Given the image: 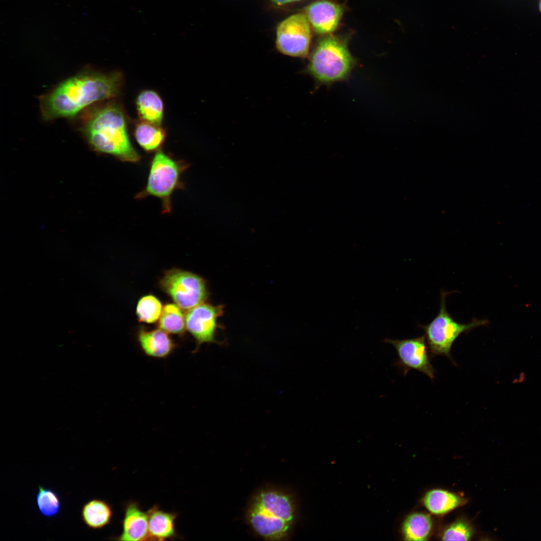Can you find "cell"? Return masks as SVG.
<instances>
[{
  "label": "cell",
  "mask_w": 541,
  "mask_h": 541,
  "mask_svg": "<svg viewBox=\"0 0 541 541\" xmlns=\"http://www.w3.org/2000/svg\"><path fill=\"white\" fill-rule=\"evenodd\" d=\"M182 311L175 304L165 305L159 319V328L168 334L183 335L186 328L185 315Z\"/></svg>",
  "instance_id": "obj_20"
},
{
  "label": "cell",
  "mask_w": 541,
  "mask_h": 541,
  "mask_svg": "<svg viewBox=\"0 0 541 541\" xmlns=\"http://www.w3.org/2000/svg\"><path fill=\"white\" fill-rule=\"evenodd\" d=\"M451 292L441 291L440 309L437 315L426 325L419 324L418 326L424 332L430 356H445L455 363L451 355V349L455 340L461 334H467L476 327L487 325L489 321L474 318L469 323L461 324L454 320L446 308V296Z\"/></svg>",
  "instance_id": "obj_6"
},
{
  "label": "cell",
  "mask_w": 541,
  "mask_h": 541,
  "mask_svg": "<svg viewBox=\"0 0 541 541\" xmlns=\"http://www.w3.org/2000/svg\"><path fill=\"white\" fill-rule=\"evenodd\" d=\"M432 528L431 516L427 513L417 512L407 516L402 525V532L406 540H425L430 535Z\"/></svg>",
  "instance_id": "obj_19"
},
{
  "label": "cell",
  "mask_w": 541,
  "mask_h": 541,
  "mask_svg": "<svg viewBox=\"0 0 541 541\" xmlns=\"http://www.w3.org/2000/svg\"><path fill=\"white\" fill-rule=\"evenodd\" d=\"M473 529L470 523L464 519H458L442 531L441 539L443 540H468L472 537Z\"/></svg>",
  "instance_id": "obj_23"
},
{
  "label": "cell",
  "mask_w": 541,
  "mask_h": 541,
  "mask_svg": "<svg viewBox=\"0 0 541 541\" xmlns=\"http://www.w3.org/2000/svg\"><path fill=\"white\" fill-rule=\"evenodd\" d=\"M136 108L141 121L160 126L163 118L164 104L157 92L151 90L142 91L137 96Z\"/></svg>",
  "instance_id": "obj_16"
},
{
  "label": "cell",
  "mask_w": 541,
  "mask_h": 541,
  "mask_svg": "<svg viewBox=\"0 0 541 541\" xmlns=\"http://www.w3.org/2000/svg\"><path fill=\"white\" fill-rule=\"evenodd\" d=\"M466 502V499L462 496L442 489L430 490L423 498L425 508L430 513L438 515L445 514Z\"/></svg>",
  "instance_id": "obj_15"
},
{
  "label": "cell",
  "mask_w": 541,
  "mask_h": 541,
  "mask_svg": "<svg viewBox=\"0 0 541 541\" xmlns=\"http://www.w3.org/2000/svg\"><path fill=\"white\" fill-rule=\"evenodd\" d=\"M81 128L96 151L125 162L140 161L141 155L129 138L123 109L116 101H110L90 109L83 120Z\"/></svg>",
  "instance_id": "obj_2"
},
{
  "label": "cell",
  "mask_w": 541,
  "mask_h": 541,
  "mask_svg": "<svg viewBox=\"0 0 541 541\" xmlns=\"http://www.w3.org/2000/svg\"><path fill=\"white\" fill-rule=\"evenodd\" d=\"M113 516L111 506L106 501L100 499L89 500L83 506L81 517L89 528L101 529L109 524Z\"/></svg>",
  "instance_id": "obj_17"
},
{
  "label": "cell",
  "mask_w": 541,
  "mask_h": 541,
  "mask_svg": "<svg viewBox=\"0 0 541 541\" xmlns=\"http://www.w3.org/2000/svg\"><path fill=\"white\" fill-rule=\"evenodd\" d=\"M148 515L136 502L128 503L124 509L122 531L115 539L121 541L148 540Z\"/></svg>",
  "instance_id": "obj_12"
},
{
  "label": "cell",
  "mask_w": 541,
  "mask_h": 541,
  "mask_svg": "<svg viewBox=\"0 0 541 541\" xmlns=\"http://www.w3.org/2000/svg\"><path fill=\"white\" fill-rule=\"evenodd\" d=\"M36 501L40 513L46 517H55L60 511V498L52 489L39 485Z\"/></svg>",
  "instance_id": "obj_21"
},
{
  "label": "cell",
  "mask_w": 541,
  "mask_h": 541,
  "mask_svg": "<svg viewBox=\"0 0 541 541\" xmlns=\"http://www.w3.org/2000/svg\"><path fill=\"white\" fill-rule=\"evenodd\" d=\"M159 285L174 303L186 311L205 302L209 296L206 282L203 278L178 268L167 270Z\"/></svg>",
  "instance_id": "obj_7"
},
{
  "label": "cell",
  "mask_w": 541,
  "mask_h": 541,
  "mask_svg": "<svg viewBox=\"0 0 541 541\" xmlns=\"http://www.w3.org/2000/svg\"><path fill=\"white\" fill-rule=\"evenodd\" d=\"M343 14L342 8L328 1H319L308 6L306 16L315 31L328 34L337 28Z\"/></svg>",
  "instance_id": "obj_11"
},
{
  "label": "cell",
  "mask_w": 541,
  "mask_h": 541,
  "mask_svg": "<svg viewBox=\"0 0 541 541\" xmlns=\"http://www.w3.org/2000/svg\"><path fill=\"white\" fill-rule=\"evenodd\" d=\"M355 65L346 42L329 36L316 47L306 71L318 82L330 84L346 79Z\"/></svg>",
  "instance_id": "obj_5"
},
{
  "label": "cell",
  "mask_w": 541,
  "mask_h": 541,
  "mask_svg": "<svg viewBox=\"0 0 541 541\" xmlns=\"http://www.w3.org/2000/svg\"><path fill=\"white\" fill-rule=\"evenodd\" d=\"M123 82L119 72L83 71L63 81L41 97L42 116L47 121L75 117L92 105L117 96Z\"/></svg>",
  "instance_id": "obj_1"
},
{
  "label": "cell",
  "mask_w": 541,
  "mask_h": 541,
  "mask_svg": "<svg viewBox=\"0 0 541 541\" xmlns=\"http://www.w3.org/2000/svg\"><path fill=\"white\" fill-rule=\"evenodd\" d=\"M189 166L186 161L176 159L159 150L150 161L146 186L134 198L142 199L150 196L157 197L161 201L162 213L171 212V197L177 189L184 188L181 178Z\"/></svg>",
  "instance_id": "obj_4"
},
{
  "label": "cell",
  "mask_w": 541,
  "mask_h": 541,
  "mask_svg": "<svg viewBox=\"0 0 541 541\" xmlns=\"http://www.w3.org/2000/svg\"><path fill=\"white\" fill-rule=\"evenodd\" d=\"M310 24L306 15L303 14L292 15L283 21L277 29V50L291 57H306L311 40Z\"/></svg>",
  "instance_id": "obj_8"
},
{
  "label": "cell",
  "mask_w": 541,
  "mask_h": 541,
  "mask_svg": "<svg viewBox=\"0 0 541 541\" xmlns=\"http://www.w3.org/2000/svg\"><path fill=\"white\" fill-rule=\"evenodd\" d=\"M163 306L160 300L153 295L141 297L136 307V316L140 322L152 324L157 322L162 313Z\"/></svg>",
  "instance_id": "obj_22"
},
{
  "label": "cell",
  "mask_w": 541,
  "mask_h": 541,
  "mask_svg": "<svg viewBox=\"0 0 541 541\" xmlns=\"http://www.w3.org/2000/svg\"><path fill=\"white\" fill-rule=\"evenodd\" d=\"M301 0H270L272 3L279 6H281L288 3L297 2Z\"/></svg>",
  "instance_id": "obj_24"
},
{
  "label": "cell",
  "mask_w": 541,
  "mask_h": 541,
  "mask_svg": "<svg viewBox=\"0 0 541 541\" xmlns=\"http://www.w3.org/2000/svg\"><path fill=\"white\" fill-rule=\"evenodd\" d=\"M383 342L393 346L398 358L393 366L404 376L411 370L418 371L431 380L435 378V370L428 354L424 335L405 339L385 338Z\"/></svg>",
  "instance_id": "obj_9"
},
{
  "label": "cell",
  "mask_w": 541,
  "mask_h": 541,
  "mask_svg": "<svg viewBox=\"0 0 541 541\" xmlns=\"http://www.w3.org/2000/svg\"><path fill=\"white\" fill-rule=\"evenodd\" d=\"M224 306H213L202 303L187 311L185 314L186 330L196 341V352L204 343H217L216 330L219 327L218 318L224 313Z\"/></svg>",
  "instance_id": "obj_10"
},
{
  "label": "cell",
  "mask_w": 541,
  "mask_h": 541,
  "mask_svg": "<svg viewBox=\"0 0 541 541\" xmlns=\"http://www.w3.org/2000/svg\"><path fill=\"white\" fill-rule=\"evenodd\" d=\"M134 135L139 145L148 153L158 151L166 136L160 126L141 120L136 124Z\"/></svg>",
  "instance_id": "obj_18"
},
{
  "label": "cell",
  "mask_w": 541,
  "mask_h": 541,
  "mask_svg": "<svg viewBox=\"0 0 541 541\" xmlns=\"http://www.w3.org/2000/svg\"><path fill=\"white\" fill-rule=\"evenodd\" d=\"M538 8L539 11L541 14V0H538Z\"/></svg>",
  "instance_id": "obj_25"
},
{
  "label": "cell",
  "mask_w": 541,
  "mask_h": 541,
  "mask_svg": "<svg viewBox=\"0 0 541 541\" xmlns=\"http://www.w3.org/2000/svg\"><path fill=\"white\" fill-rule=\"evenodd\" d=\"M253 530L262 537L278 540L288 533L295 517L291 497L276 490H265L253 498L248 511Z\"/></svg>",
  "instance_id": "obj_3"
},
{
  "label": "cell",
  "mask_w": 541,
  "mask_h": 541,
  "mask_svg": "<svg viewBox=\"0 0 541 541\" xmlns=\"http://www.w3.org/2000/svg\"><path fill=\"white\" fill-rule=\"evenodd\" d=\"M147 512L148 539L164 540L176 536V513L165 511L156 505L149 508Z\"/></svg>",
  "instance_id": "obj_14"
},
{
  "label": "cell",
  "mask_w": 541,
  "mask_h": 541,
  "mask_svg": "<svg viewBox=\"0 0 541 541\" xmlns=\"http://www.w3.org/2000/svg\"><path fill=\"white\" fill-rule=\"evenodd\" d=\"M168 334L160 328L147 330L141 328L138 332L137 340L141 349L147 356L164 358L169 356L175 347V344Z\"/></svg>",
  "instance_id": "obj_13"
}]
</instances>
